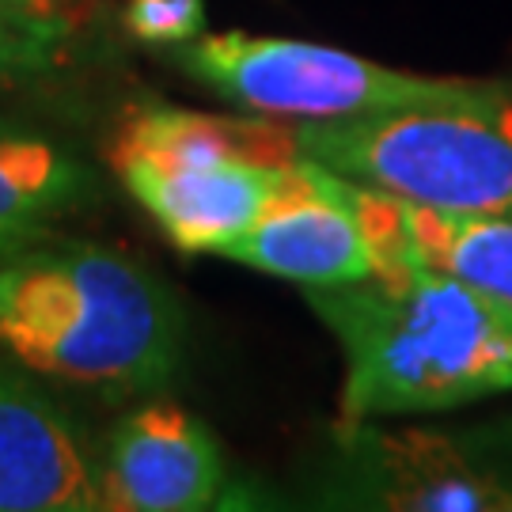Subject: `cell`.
<instances>
[{
	"label": "cell",
	"mask_w": 512,
	"mask_h": 512,
	"mask_svg": "<svg viewBox=\"0 0 512 512\" xmlns=\"http://www.w3.org/2000/svg\"><path fill=\"white\" fill-rule=\"evenodd\" d=\"M304 296L346 361L342 421L452 410L512 391V300L429 266Z\"/></svg>",
	"instance_id": "1"
},
{
	"label": "cell",
	"mask_w": 512,
	"mask_h": 512,
	"mask_svg": "<svg viewBox=\"0 0 512 512\" xmlns=\"http://www.w3.org/2000/svg\"><path fill=\"white\" fill-rule=\"evenodd\" d=\"M175 296L145 266L42 228L0 247V349L69 384L160 391L183 365Z\"/></svg>",
	"instance_id": "2"
},
{
	"label": "cell",
	"mask_w": 512,
	"mask_h": 512,
	"mask_svg": "<svg viewBox=\"0 0 512 512\" xmlns=\"http://www.w3.org/2000/svg\"><path fill=\"white\" fill-rule=\"evenodd\" d=\"M171 61L209 92L258 114L357 118L387 110H478L509 114V84L433 80L319 42L274 35H198L171 46Z\"/></svg>",
	"instance_id": "3"
},
{
	"label": "cell",
	"mask_w": 512,
	"mask_h": 512,
	"mask_svg": "<svg viewBox=\"0 0 512 512\" xmlns=\"http://www.w3.org/2000/svg\"><path fill=\"white\" fill-rule=\"evenodd\" d=\"M300 160L414 205L512 217V110H387L304 118Z\"/></svg>",
	"instance_id": "4"
},
{
	"label": "cell",
	"mask_w": 512,
	"mask_h": 512,
	"mask_svg": "<svg viewBox=\"0 0 512 512\" xmlns=\"http://www.w3.org/2000/svg\"><path fill=\"white\" fill-rule=\"evenodd\" d=\"M311 494L327 509L512 512V421L459 433L342 421Z\"/></svg>",
	"instance_id": "5"
},
{
	"label": "cell",
	"mask_w": 512,
	"mask_h": 512,
	"mask_svg": "<svg viewBox=\"0 0 512 512\" xmlns=\"http://www.w3.org/2000/svg\"><path fill=\"white\" fill-rule=\"evenodd\" d=\"M99 471L107 509L122 512L236 509L232 497H243L213 433L194 414L167 403L118 421Z\"/></svg>",
	"instance_id": "6"
},
{
	"label": "cell",
	"mask_w": 512,
	"mask_h": 512,
	"mask_svg": "<svg viewBox=\"0 0 512 512\" xmlns=\"http://www.w3.org/2000/svg\"><path fill=\"white\" fill-rule=\"evenodd\" d=\"M107 509L99 459L35 380L0 361V512Z\"/></svg>",
	"instance_id": "7"
},
{
	"label": "cell",
	"mask_w": 512,
	"mask_h": 512,
	"mask_svg": "<svg viewBox=\"0 0 512 512\" xmlns=\"http://www.w3.org/2000/svg\"><path fill=\"white\" fill-rule=\"evenodd\" d=\"M217 255L296 281L300 289L349 285L376 274L357 217L323 190L308 160H300L296 183L247 232L217 247Z\"/></svg>",
	"instance_id": "8"
},
{
	"label": "cell",
	"mask_w": 512,
	"mask_h": 512,
	"mask_svg": "<svg viewBox=\"0 0 512 512\" xmlns=\"http://www.w3.org/2000/svg\"><path fill=\"white\" fill-rule=\"evenodd\" d=\"M300 160L293 164H232L122 171L129 194L145 205L164 236L190 255H217L228 239L247 232L270 205L296 183Z\"/></svg>",
	"instance_id": "9"
},
{
	"label": "cell",
	"mask_w": 512,
	"mask_h": 512,
	"mask_svg": "<svg viewBox=\"0 0 512 512\" xmlns=\"http://www.w3.org/2000/svg\"><path fill=\"white\" fill-rule=\"evenodd\" d=\"M251 160V164H293V126H274L262 118H228L179 107H145L129 118L110 145L114 171H171V167H209Z\"/></svg>",
	"instance_id": "10"
},
{
	"label": "cell",
	"mask_w": 512,
	"mask_h": 512,
	"mask_svg": "<svg viewBox=\"0 0 512 512\" xmlns=\"http://www.w3.org/2000/svg\"><path fill=\"white\" fill-rule=\"evenodd\" d=\"M391 209L406 239V251L418 266L512 300V217L448 213L403 198H391Z\"/></svg>",
	"instance_id": "11"
},
{
	"label": "cell",
	"mask_w": 512,
	"mask_h": 512,
	"mask_svg": "<svg viewBox=\"0 0 512 512\" xmlns=\"http://www.w3.org/2000/svg\"><path fill=\"white\" fill-rule=\"evenodd\" d=\"M95 198L92 171L38 137H0V247L54 228Z\"/></svg>",
	"instance_id": "12"
},
{
	"label": "cell",
	"mask_w": 512,
	"mask_h": 512,
	"mask_svg": "<svg viewBox=\"0 0 512 512\" xmlns=\"http://www.w3.org/2000/svg\"><path fill=\"white\" fill-rule=\"evenodd\" d=\"M76 35L69 19L35 8L0 4V92L31 88L65 73L73 61Z\"/></svg>",
	"instance_id": "13"
},
{
	"label": "cell",
	"mask_w": 512,
	"mask_h": 512,
	"mask_svg": "<svg viewBox=\"0 0 512 512\" xmlns=\"http://www.w3.org/2000/svg\"><path fill=\"white\" fill-rule=\"evenodd\" d=\"M126 27L152 46H179L205 35V0H126Z\"/></svg>",
	"instance_id": "14"
},
{
	"label": "cell",
	"mask_w": 512,
	"mask_h": 512,
	"mask_svg": "<svg viewBox=\"0 0 512 512\" xmlns=\"http://www.w3.org/2000/svg\"><path fill=\"white\" fill-rule=\"evenodd\" d=\"M0 4H16V8H35V12H50V0H0Z\"/></svg>",
	"instance_id": "15"
}]
</instances>
